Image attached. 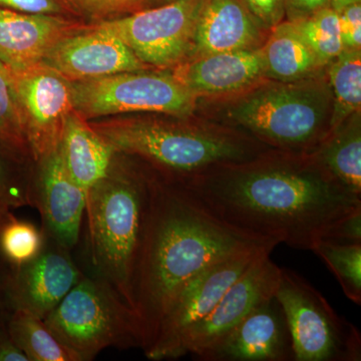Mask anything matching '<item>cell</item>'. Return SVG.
<instances>
[{
	"label": "cell",
	"mask_w": 361,
	"mask_h": 361,
	"mask_svg": "<svg viewBox=\"0 0 361 361\" xmlns=\"http://www.w3.org/2000/svg\"><path fill=\"white\" fill-rule=\"evenodd\" d=\"M234 229L312 250L361 198L308 155L270 156L225 164L178 179Z\"/></svg>",
	"instance_id": "cell-1"
},
{
	"label": "cell",
	"mask_w": 361,
	"mask_h": 361,
	"mask_svg": "<svg viewBox=\"0 0 361 361\" xmlns=\"http://www.w3.org/2000/svg\"><path fill=\"white\" fill-rule=\"evenodd\" d=\"M163 175L151 176L148 217L134 281L144 353L153 343L171 301L192 277L240 251L279 245L226 224L182 180Z\"/></svg>",
	"instance_id": "cell-2"
},
{
	"label": "cell",
	"mask_w": 361,
	"mask_h": 361,
	"mask_svg": "<svg viewBox=\"0 0 361 361\" xmlns=\"http://www.w3.org/2000/svg\"><path fill=\"white\" fill-rule=\"evenodd\" d=\"M151 175L116 152L87 197L85 273L103 280L135 311L134 281L148 217Z\"/></svg>",
	"instance_id": "cell-3"
},
{
	"label": "cell",
	"mask_w": 361,
	"mask_h": 361,
	"mask_svg": "<svg viewBox=\"0 0 361 361\" xmlns=\"http://www.w3.org/2000/svg\"><path fill=\"white\" fill-rule=\"evenodd\" d=\"M90 125L118 153L141 159L176 179L258 155L256 147L241 137L165 121L113 118Z\"/></svg>",
	"instance_id": "cell-4"
},
{
	"label": "cell",
	"mask_w": 361,
	"mask_h": 361,
	"mask_svg": "<svg viewBox=\"0 0 361 361\" xmlns=\"http://www.w3.org/2000/svg\"><path fill=\"white\" fill-rule=\"evenodd\" d=\"M332 97L320 78L265 85L232 106L229 118L284 151L311 153L329 135Z\"/></svg>",
	"instance_id": "cell-5"
},
{
	"label": "cell",
	"mask_w": 361,
	"mask_h": 361,
	"mask_svg": "<svg viewBox=\"0 0 361 361\" xmlns=\"http://www.w3.org/2000/svg\"><path fill=\"white\" fill-rule=\"evenodd\" d=\"M44 320L78 361L94 360L109 348H142L135 311L110 285L87 273Z\"/></svg>",
	"instance_id": "cell-6"
},
{
	"label": "cell",
	"mask_w": 361,
	"mask_h": 361,
	"mask_svg": "<svg viewBox=\"0 0 361 361\" xmlns=\"http://www.w3.org/2000/svg\"><path fill=\"white\" fill-rule=\"evenodd\" d=\"M275 298L290 332L294 361H360V330L293 270L281 268Z\"/></svg>",
	"instance_id": "cell-7"
},
{
	"label": "cell",
	"mask_w": 361,
	"mask_h": 361,
	"mask_svg": "<svg viewBox=\"0 0 361 361\" xmlns=\"http://www.w3.org/2000/svg\"><path fill=\"white\" fill-rule=\"evenodd\" d=\"M73 110L85 120L135 111L191 115L198 97L173 73L123 71L71 82Z\"/></svg>",
	"instance_id": "cell-8"
},
{
	"label": "cell",
	"mask_w": 361,
	"mask_h": 361,
	"mask_svg": "<svg viewBox=\"0 0 361 361\" xmlns=\"http://www.w3.org/2000/svg\"><path fill=\"white\" fill-rule=\"evenodd\" d=\"M276 246L267 244L233 254L183 285L161 317L153 343L145 351L147 358L156 361L179 358L180 342L188 330L213 310L227 289L254 261Z\"/></svg>",
	"instance_id": "cell-9"
},
{
	"label": "cell",
	"mask_w": 361,
	"mask_h": 361,
	"mask_svg": "<svg viewBox=\"0 0 361 361\" xmlns=\"http://www.w3.org/2000/svg\"><path fill=\"white\" fill-rule=\"evenodd\" d=\"M203 0H176L102 20L94 28L122 40L148 66L175 68L189 59Z\"/></svg>",
	"instance_id": "cell-10"
},
{
	"label": "cell",
	"mask_w": 361,
	"mask_h": 361,
	"mask_svg": "<svg viewBox=\"0 0 361 361\" xmlns=\"http://www.w3.org/2000/svg\"><path fill=\"white\" fill-rule=\"evenodd\" d=\"M11 73L23 135L35 163L61 145L73 110L71 82L42 63Z\"/></svg>",
	"instance_id": "cell-11"
},
{
	"label": "cell",
	"mask_w": 361,
	"mask_h": 361,
	"mask_svg": "<svg viewBox=\"0 0 361 361\" xmlns=\"http://www.w3.org/2000/svg\"><path fill=\"white\" fill-rule=\"evenodd\" d=\"M271 252L262 254L227 289L213 310L188 330L180 342L179 357H197L221 341L265 301L275 296L281 268L270 258Z\"/></svg>",
	"instance_id": "cell-12"
},
{
	"label": "cell",
	"mask_w": 361,
	"mask_h": 361,
	"mask_svg": "<svg viewBox=\"0 0 361 361\" xmlns=\"http://www.w3.org/2000/svg\"><path fill=\"white\" fill-rule=\"evenodd\" d=\"M35 164L37 173L32 183V207L39 210L42 232L73 252L82 236L87 194L71 178L59 147Z\"/></svg>",
	"instance_id": "cell-13"
},
{
	"label": "cell",
	"mask_w": 361,
	"mask_h": 361,
	"mask_svg": "<svg viewBox=\"0 0 361 361\" xmlns=\"http://www.w3.org/2000/svg\"><path fill=\"white\" fill-rule=\"evenodd\" d=\"M73 251L45 237L44 248L30 262L11 269L9 295L13 310L44 319L82 277Z\"/></svg>",
	"instance_id": "cell-14"
},
{
	"label": "cell",
	"mask_w": 361,
	"mask_h": 361,
	"mask_svg": "<svg viewBox=\"0 0 361 361\" xmlns=\"http://www.w3.org/2000/svg\"><path fill=\"white\" fill-rule=\"evenodd\" d=\"M42 63L71 82L149 68L122 40L92 25L59 40Z\"/></svg>",
	"instance_id": "cell-15"
},
{
	"label": "cell",
	"mask_w": 361,
	"mask_h": 361,
	"mask_svg": "<svg viewBox=\"0 0 361 361\" xmlns=\"http://www.w3.org/2000/svg\"><path fill=\"white\" fill-rule=\"evenodd\" d=\"M196 358L202 361L294 360L290 332L275 296L257 306L227 336Z\"/></svg>",
	"instance_id": "cell-16"
},
{
	"label": "cell",
	"mask_w": 361,
	"mask_h": 361,
	"mask_svg": "<svg viewBox=\"0 0 361 361\" xmlns=\"http://www.w3.org/2000/svg\"><path fill=\"white\" fill-rule=\"evenodd\" d=\"M85 27L63 16L0 7V61L13 73L27 70L42 63L59 40Z\"/></svg>",
	"instance_id": "cell-17"
},
{
	"label": "cell",
	"mask_w": 361,
	"mask_h": 361,
	"mask_svg": "<svg viewBox=\"0 0 361 361\" xmlns=\"http://www.w3.org/2000/svg\"><path fill=\"white\" fill-rule=\"evenodd\" d=\"M260 47L187 59L175 66L172 73L198 99L236 94L265 78Z\"/></svg>",
	"instance_id": "cell-18"
},
{
	"label": "cell",
	"mask_w": 361,
	"mask_h": 361,
	"mask_svg": "<svg viewBox=\"0 0 361 361\" xmlns=\"http://www.w3.org/2000/svg\"><path fill=\"white\" fill-rule=\"evenodd\" d=\"M266 30L256 23L241 0H203L189 59L216 52L261 47Z\"/></svg>",
	"instance_id": "cell-19"
},
{
	"label": "cell",
	"mask_w": 361,
	"mask_h": 361,
	"mask_svg": "<svg viewBox=\"0 0 361 361\" xmlns=\"http://www.w3.org/2000/svg\"><path fill=\"white\" fill-rule=\"evenodd\" d=\"M59 149L71 178L87 197L108 175L116 154L89 121L75 110L66 118Z\"/></svg>",
	"instance_id": "cell-20"
},
{
	"label": "cell",
	"mask_w": 361,
	"mask_h": 361,
	"mask_svg": "<svg viewBox=\"0 0 361 361\" xmlns=\"http://www.w3.org/2000/svg\"><path fill=\"white\" fill-rule=\"evenodd\" d=\"M269 32L260 47L266 78L280 82H297L317 77L325 68L291 21H281Z\"/></svg>",
	"instance_id": "cell-21"
},
{
	"label": "cell",
	"mask_w": 361,
	"mask_h": 361,
	"mask_svg": "<svg viewBox=\"0 0 361 361\" xmlns=\"http://www.w3.org/2000/svg\"><path fill=\"white\" fill-rule=\"evenodd\" d=\"M310 155L355 196H361L360 113L348 118L319 142Z\"/></svg>",
	"instance_id": "cell-22"
},
{
	"label": "cell",
	"mask_w": 361,
	"mask_h": 361,
	"mask_svg": "<svg viewBox=\"0 0 361 361\" xmlns=\"http://www.w3.org/2000/svg\"><path fill=\"white\" fill-rule=\"evenodd\" d=\"M6 329L28 361H78L52 334L44 320L30 311L20 308L11 311Z\"/></svg>",
	"instance_id": "cell-23"
},
{
	"label": "cell",
	"mask_w": 361,
	"mask_h": 361,
	"mask_svg": "<svg viewBox=\"0 0 361 361\" xmlns=\"http://www.w3.org/2000/svg\"><path fill=\"white\" fill-rule=\"evenodd\" d=\"M332 106L329 132L361 110V49H344L329 63Z\"/></svg>",
	"instance_id": "cell-24"
},
{
	"label": "cell",
	"mask_w": 361,
	"mask_h": 361,
	"mask_svg": "<svg viewBox=\"0 0 361 361\" xmlns=\"http://www.w3.org/2000/svg\"><path fill=\"white\" fill-rule=\"evenodd\" d=\"M336 275L349 300L361 304V243L320 241L311 250Z\"/></svg>",
	"instance_id": "cell-25"
},
{
	"label": "cell",
	"mask_w": 361,
	"mask_h": 361,
	"mask_svg": "<svg viewBox=\"0 0 361 361\" xmlns=\"http://www.w3.org/2000/svg\"><path fill=\"white\" fill-rule=\"evenodd\" d=\"M44 242L42 228L11 213L0 227V258L11 267H20L39 255Z\"/></svg>",
	"instance_id": "cell-26"
},
{
	"label": "cell",
	"mask_w": 361,
	"mask_h": 361,
	"mask_svg": "<svg viewBox=\"0 0 361 361\" xmlns=\"http://www.w3.org/2000/svg\"><path fill=\"white\" fill-rule=\"evenodd\" d=\"M293 23L323 66H329L344 51L338 13L332 7L322 9L310 18Z\"/></svg>",
	"instance_id": "cell-27"
},
{
	"label": "cell",
	"mask_w": 361,
	"mask_h": 361,
	"mask_svg": "<svg viewBox=\"0 0 361 361\" xmlns=\"http://www.w3.org/2000/svg\"><path fill=\"white\" fill-rule=\"evenodd\" d=\"M0 147L13 153L30 156L16 103L11 71L0 61Z\"/></svg>",
	"instance_id": "cell-28"
},
{
	"label": "cell",
	"mask_w": 361,
	"mask_h": 361,
	"mask_svg": "<svg viewBox=\"0 0 361 361\" xmlns=\"http://www.w3.org/2000/svg\"><path fill=\"white\" fill-rule=\"evenodd\" d=\"M26 157L9 151L0 152V207L11 209L32 206V183L21 180L13 174L9 163Z\"/></svg>",
	"instance_id": "cell-29"
},
{
	"label": "cell",
	"mask_w": 361,
	"mask_h": 361,
	"mask_svg": "<svg viewBox=\"0 0 361 361\" xmlns=\"http://www.w3.org/2000/svg\"><path fill=\"white\" fill-rule=\"evenodd\" d=\"M75 8L97 20H111L121 14L141 11L142 0H70Z\"/></svg>",
	"instance_id": "cell-30"
},
{
	"label": "cell",
	"mask_w": 361,
	"mask_h": 361,
	"mask_svg": "<svg viewBox=\"0 0 361 361\" xmlns=\"http://www.w3.org/2000/svg\"><path fill=\"white\" fill-rule=\"evenodd\" d=\"M1 8L26 13L63 16L73 13L70 0H0Z\"/></svg>",
	"instance_id": "cell-31"
},
{
	"label": "cell",
	"mask_w": 361,
	"mask_h": 361,
	"mask_svg": "<svg viewBox=\"0 0 361 361\" xmlns=\"http://www.w3.org/2000/svg\"><path fill=\"white\" fill-rule=\"evenodd\" d=\"M344 49H361V1L353 2L337 11Z\"/></svg>",
	"instance_id": "cell-32"
},
{
	"label": "cell",
	"mask_w": 361,
	"mask_h": 361,
	"mask_svg": "<svg viewBox=\"0 0 361 361\" xmlns=\"http://www.w3.org/2000/svg\"><path fill=\"white\" fill-rule=\"evenodd\" d=\"M241 2L266 32L285 20L284 0H241Z\"/></svg>",
	"instance_id": "cell-33"
},
{
	"label": "cell",
	"mask_w": 361,
	"mask_h": 361,
	"mask_svg": "<svg viewBox=\"0 0 361 361\" xmlns=\"http://www.w3.org/2000/svg\"><path fill=\"white\" fill-rule=\"evenodd\" d=\"M322 241L361 243V209L337 222Z\"/></svg>",
	"instance_id": "cell-34"
},
{
	"label": "cell",
	"mask_w": 361,
	"mask_h": 361,
	"mask_svg": "<svg viewBox=\"0 0 361 361\" xmlns=\"http://www.w3.org/2000/svg\"><path fill=\"white\" fill-rule=\"evenodd\" d=\"M332 0H284L285 20L298 21L331 7Z\"/></svg>",
	"instance_id": "cell-35"
},
{
	"label": "cell",
	"mask_w": 361,
	"mask_h": 361,
	"mask_svg": "<svg viewBox=\"0 0 361 361\" xmlns=\"http://www.w3.org/2000/svg\"><path fill=\"white\" fill-rule=\"evenodd\" d=\"M11 269L8 264L0 267V327L6 326L7 318L13 310L9 295V279Z\"/></svg>",
	"instance_id": "cell-36"
},
{
	"label": "cell",
	"mask_w": 361,
	"mask_h": 361,
	"mask_svg": "<svg viewBox=\"0 0 361 361\" xmlns=\"http://www.w3.org/2000/svg\"><path fill=\"white\" fill-rule=\"evenodd\" d=\"M0 361H28L9 336L6 325L0 327Z\"/></svg>",
	"instance_id": "cell-37"
},
{
	"label": "cell",
	"mask_w": 361,
	"mask_h": 361,
	"mask_svg": "<svg viewBox=\"0 0 361 361\" xmlns=\"http://www.w3.org/2000/svg\"><path fill=\"white\" fill-rule=\"evenodd\" d=\"M174 1H176V0H142V9L164 6V4H171V2Z\"/></svg>",
	"instance_id": "cell-38"
},
{
	"label": "cell",
	"mask_w": 361,
	"mask_h": 361,
	"mask_svg": "<svg viewBox=\"0 0 361 361\" xmlns=\"http://www.w3.org/2000/svg\"><path fill=\"white\" fill-rule=\"evenodd\" d=\"M361 1V0H332L331 7L336 9V11H341L343 7L348 6V4H353V2Z\"/></svg>",
	"instance_id": "cell-39"
},
{
	"label": "cell",
	"mask_w": 361,
	"mask_h": 361,
	"mask_svg": "<svg viewBox=\"0 0 361 361\" xmlns=\"http://www.w3.org/2000/svg\"><path fill=\"white\" fill-rule=\"evenodd\" d=\"M11 213V211L8 210V209L2 208V207H0V227H1V225L4 224V221L7 219V217H8V215Z\"/></svg>",
	"instance_id": "cell-40"
}]
</instances>
